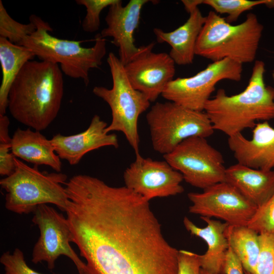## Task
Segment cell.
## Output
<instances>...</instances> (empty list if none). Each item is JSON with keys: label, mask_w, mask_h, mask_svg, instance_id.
I'll return each mask as SVG.
<instances>
[{"label": "cell", "mask_w": 274, "mask_h": 274, "mask_svg": "<svg viewBox=\"0 0 274 274\" xmlns=\"http://www.w3.org/2000/svg\"><path fill=\"white\" fill-rule=\"evenodd\" d=\"M65 188L72 242L86 274H177L179 250L165 239L149 201L87 175L73 176Z\"/></svg>", "instance_id": "1"}, {"label": "cell", "mask_w": 274, "mask_h": 274, "mask_svg": "<svg viewBox=\"0 0 274 274\" xmlns=\"http://www.w3.org/2000/svg\"><path fill=\"white\" fill-rule=\"evenodd\" d=\"M62 74L57 64L43 60L26 62L9 91L8 109L12 117L35 130L46 129L60 109Z\"/></svg>", "instance_id": "2"}, {"label": "cell", "mask_w": 274, "mask_h": 274, "mask_svg": "<svg viewBox=\"0 0 274 274\" xmlns=\"http://www.w3.org/2000/svg\"><path fill=\"white\" fill-rule=\"evenodd\" d=\"M265 71L264 62L256 60L244 90L228 95L221 88L207 102L204 112L214 130L229 137L274 119V88L265 85Z\"/></svg>", "instance_id": "3"}, {"label": "cell", "mask_w": 274, "mask_h": 274, "mask_svg": "<svg viewBox=\"0 0 274 274\" xmlns=\"http://www.w3.org/2000/svg\"><path fill=\"white\" fill-rule=\"evenodd\" d=\"M29 19L34 22L36 31L25 37L19 45L30 49L41 60L59 64L62 72L74 79H80L87 86L89 71L98 68L106 54V40L100 33L95 37L91 47L81 46L82 41L69 40L52 36L53 29L41 17L31 15Z\"/></svg>", "instance_id": "4"}, {"label": "cell", "mask_w": 274, "mask_h": 274, "mask_svg": "<svg viewBox=\"0 0 274 274\" xmlns=\"http://www.w3.org/2000/svg\"><path fill=\"white\" fill-rule=\"evenodd\" d=\"M263 29L254 13L248 14L241 23L232 25L211 11L197 39L195 54L213 62L229 59L242 64L252 62Z\"/></svg>", "instance_id": "5"}, {"label": "cell", "mask_w": 274, "mask_h": 274, "mask_svg": "<svg viewBox=\"0 0 274 274\" xmlns=\"http://www.w3.org/2000/svg\"><path fill=\"white\" fill-rule=\"evenodd\" d=\"M15 162L14 172L0 180L6 191V209L19 215L28 214L41 204L51 203L65 212V174L41 172L38 166L31 167L16 157Z\"/></svg>", "instance_id": "6"}, {"label": "cell", "mask_w": 274, "mask_h": 274, "mask_svg": "<svg viewBox=\"0 0 274 274\" xmlns=\"http://www.w3.org/2000/svg\"><path fill=\"white\" fill-rule=\"evenodd\" d=\"M107 61L112 78V87L95 86L92 90L93 94L106 101L111 110V122L106 131L122 132L135 155L140 154L138 119L148 109L151 102L132 87L119 57L110 52Z\"/></svg>", "instance_id": "7"}, {"label": "cell", "mask_w": 274, "mask_h": 274, "mask_svg": "<svg viewBox=\"0 0 274 274\" xmlns=\"http://www.w3.org/2000/svg\"><path fill=\"white\" fill-rule=\"evenodd\" d=\"M146 120L153 148L163 155L187 139H207L215 130L204 111L192 110L169 101L153 105L146 115Z\"/></svg>", "instance_id": "8"}, {"label": "cell", "mask_w": 274, "mask_h": 274, "mask_svg": "<svg viewBox=\"0 0 274 274\" xmlns=\"http://www.w3.org/2000/svg\"><path fill=\"white\" fill-rule=\"evenodd\" d=\"M163 157L182 174L184 180L193 187L203 190L225 181L226 168L223 156L206 138L187 139Z\"/></svg>", "instance_id": "9"}, {"label": "cell", "mask_w": 274, "mask_h": 274, "mask_svg": "<svg viewBox=\"0 0 274 274\" xmlns=\"http://www.w3.org/2000/svg\"><path fill=\"white\" fill-rule=\"evenodd\" d=\"M242 65L229 59L213 62L191 77L173 80L161 96L186 108L204 111L207 102L219 81L229 80L238 82L241 80Z\"/></svg>", "instance_id": "10"}, {"label": "cell", "mask_w": 274, "mask_h": 274, "mask_svg": "<svg viewBox=\"0 0 274 274\" xmlns=\"http://www.w3.org/2000/svg\"><path fill=\"white\" fill-rule=\"evenodd\" d=\"M33 213L32 222L38 227L40 235L32 250L31 261L46 262L48 268L53 269L58 258L64 255L73 262L79 274H86V263L70 245L72 232L66 218L47 204L38 206Z\"/></svg>", "instance_id": "11"}, {"label": "cell", "mask_w": 274, "mask_h": 274, "mask_svg": "<svg viewBox=\"0 0 274 274\" xmlns=\"http://www.w3.org/2000/svg\"><path fill=\"white\" fill-rule=\"evenodd\" d=\"M187 196L191 202L190 213L219 219L229 225H247L257 208L225 181L214 184L200 193L190 192Z\"/></svg>", "instance_id": "12"}, {"label": "cell", "mask_w": 274, "mask_h": 274, "mask_svg": "<svg viewBox=\"0 0 274 274\" xmlns=\"http://www.w3.org/2000/svg\"><path fill=\"white\" fill-rule=\"evenodd\" d=\"M135 156L123 174L125 187L149 201L183 192V176L166 160L144 158L140 154Z\"/></svg>", "instance_id": "13"}, {"label": "cell", "mask_w": 274, "mask_h": 274, "mask_svg": "<svg viewBox=\"0 0 274 274\" xmlns=\"http://www.w3.org/2000/svg\"><path fill=\"white\" fill-rule=\"evenodd\" d=\"M155 43L140 46L138 54L124 65L126 76L136 90L144 94L150 102L161 95L175 74V63L169 54L155 53Z\"/></svg>", "instance_id": "14"}, {"label": "cell", "mask_w": 274, "mask_h": 274, "mask_svg": "<svg viewBox=\"0 0 274 274\" xmlns=\"http://www.w3.org/2000/svg\"><path fill=\"white\" fill-rule=\"evenodd\" d=\"M148 0H130L125 6L122 1L109 7L105 21L107 27L100 35L103 38L111 37L112 43L118 48L119 58L123 65L139 52L134 44V32L138 28L143 7Z\"/></svg>", "instance_id": "15"}, {"label": "cell", "mask_w": 274, "mask_h": 274, "mask_svg": "<svg viewBox=\"0 0 274 274\" xmlns=\"http://www.w3.org/2000/svg\"><path fill=\"white\" fill-rule=\"evenodd\" d=\"M107 123L100 116L95 115L84 131L71 135L57 133L50 140L59 157L75 165L91 151L105 146L118 147L117 135L107 132Z\"/></svg>", "instance_id": "16"}, {"label": "cell", "mask_w": 274, "mask_h": 274, "mask_svg": "<svg viewBox=\"0 0 274 274\" xmlns=\"http://www.w3.org/2000/svg\"><path fill=\"white\" fill-rule=\"evenodd\" d=\"M227 142L237 163L264 170L274 167V128L268 121L256 123L251 139L238 133L228 137Z\"/></svg>", "instance_id": "17"}, {"label": "cell", "mask_w": 274, "mask_h": 274, "mask_svg": "<svg viewBox=\"0 0 274 274\" xmlns=\"http://www.w3.org/2000/svg\"><path fill=\"white\" fill-rule=\"evenodd\" d=\"M200 218L207 224L203 228L196 225L187 217L184 218L183 224L191 235L202 238L207 244L206 253L199 255L201 268L213 274H225V261L229 248L225 234L228 224L208 217Z\"/></svg>", "instance_id": "18"}, {"label": "cell", "mask_w": 274, "mask_h": 274, "mask_svg": "<svg viewBox=\"0 0 274 274\" xmlns=\"http://www.w3.org/2000/svg\"><path fill=\"white\" fill-rule=\"evenodd\" d=\"M189 13L187 20L172 31L165 32L158 28L153 29L158 43H166L170 46L169 55L178 65L192 63L196 55L197 39L206 20V16L202 15L198 7Z\"/></svg>", "instance_id": "19"}, {"label": "cell", "mask_w": 274, "mask_h": 274, "mask_svg": "<svg viewBox=\"0 0 274 274\" xmlns=\"http://www.w3.org/2000/svg\"><path fill=\"white\" fill-rule=\"evenodd\" d=\"M225 182L257 207L274 193V170L252 168L237 163L226 168Z\"/></svg>", "instance_id": "20"}, {"label": "cell", "mask_w": 274, "mask_h": 274, "mask_svg": "<svg viewBox=\"0 0 274 274\" xmlns=\"http://www.w3.org/2000/svg\"><path fill=\"white\" fill-rule=\"evenodd\" d=\"M11 152L16 158L35 165H47L56 172H61L60 158L51 140L39 131L18 128L12 137Z\"/></svg>", "instance_id": "21"}, {"label": "cell", "mask_w": 274, "mask_h": 274, "mask_svg": "<svg viewBox=\"0 0 274 274\" xmlns=\"http://www.w3.org/2000/svg\"><path fill=\"white\" fill-rule=\"evenodd\" d=\"M33 52L24 46L14 44L0 37V62L2 80L0 86V115H5L9 93L12 83L26 62L35 57Z\"/></svg>", "instance_id": "22"}, {"label": "cell", "mask_w": 274, "mask_h": 274, "mask_svg": "<svg viewBox=\"0 0 274 274\" xmlns=\"http://www.w3.org/2000/svg\"><path fill=\"white\" fill-rule=\"evenodd\" d=\"M225 234L229 247L245 272L253 274L260 251L259 234L247 225H229Z\"/></svg>", "instance_id": "23"}, {"label": "cell", "mask_w": 274, "mask_h": 274, "mask_svg": "<svg viewBox=\"0 0 274 274\" xmlns=\"http://www.w3.org/2000/svg\"><path fill=\"white\" fill-rule=\"evenodd\" d=\"M202 4L212 8L218 14H227L225 20L230 24L236 21L243 12L257 6L265 5L274 8V0H201Z\"/></svg>", "instance_id": "24"}, {"label": "cell", "mask_w": 274, "mask_h": 274, "mask_svg": "<svg viewBox=\"0 0 274 274\" xmlns=\"http://www.w3.org/2000/svg\"><path fill=\"white\" fill-rule=\"evenodd\" d=\"M23 24L12 18L0 1V37L7 39L11 43L19 45L23 40L36 30L33 21Z\"/></svg>", "instance_id": "25"}, {"label": "cell", "mask_w": 274, "mask_h": 274, "mask_svg": "<svg viewBox=\"0 0 274 274\" xmlns=\"http://www.w3.org/2000/svg\"><path fill=\"white\" fill-rule=\"evenodd\" d=\"M118 0H76L77 4L85 6L86 15L82 23L83 30L87 32L97 31L100 27L102 11L115 4Z\"/></svg>", "instance_id": "26"}, {"label": "cell", "mask_w": 274, "mask_h": 274, "mask_svg": "<svg viewBox=\"0 0 274 274\" xmlns=\"http://www.w3.org/2000/svg\"><path fill=\"white\" fill-rule=\"evenodd\" d=\"M247 226L258 234L274 232V193L257 207Z\"/></svg>", "instance_id": "27"}, {"label": "cell", "mask_w": 274, "mask_h": 274, "mask_svg": "<svg viewBox=\"0 0 274 274\" xmlns=\"http://www.w3.org/2000/svg\"><path fill=\"white\" fill-rule=\"evenodd\" d=\"M260 251L253 274H274V232L259 234Z\"/></svg>", "instance_id": "28"}, {"label": "cell", "mask_w": 274, "mask_h": 274, "mask_svg": "<svg viewBox=\"0 0 274 274\" xmlns=\"http://www.w3.org/2000/svg\"><path fill=\"white\" fill-rule=\"evenodd\" d=\"M5 274H41L28 266L24 259L23 252L16 248L12 253L4 252L0 258Z\"/></svg>", "instance_id": "29"}, {"label": "cell", "mask_w": 274, "mask_h": 274, "mask_svg": "<svg viewBox=\"0 0 274 274\" xmlns=\"http://www.w3.org/2000/svg\"><path fill=\"white\" fill-rule=\"evenodd\" d=\"M199 254L185 250H179L177 274H201Z\"/></svg>", "instance_id": "30"}, {"label": "cell", "mask_w": 274, "mask_h": 274, "mask_svg": "<svg viewBox=\"0 0 274 274\" xmlns=\"http://www.w3.org/2000/svg\"><path fill=\"white\" fill-rule=\"evenodd\" d=\"M15 156L11 152V143H0V175L8 176L15 169Z\"/></svg>", "instance_id": "31"}, {"label": "cell", "mask_w": 274, "mask_h": 274, "mask_svg": "<svg viewBox=\"0 0 274 274\" xmlns=\"http://www.w3.org/2000/svg\"><path fill=\"white\" fill-rule=\"evenodd\" d=\"M225 274H244L242 264L229 247L226 253L225 265Z\"/></svg>", "instance_id": "32"}, {"label": "cell", "mask_w": 274, "mask_h": 274, "mask_svg": "<svg viewBox=\"0 0 274 274\" xmlns=\"http://www.w3.org/2000/svg\"><path fill=\"white\" fill-rule=\"evenodd\" d=\"M9 118L5 115H0V143H11L12 138L9 135Z\"/></svg>", "instance_id": "33"}, {"label": "cell", "mask_w": 274, "mask_h": 274, "mask_svg": "<svg viewBox=\"0 0 274 274\" xmlns=\"http://www.w3.org/2000/svg\"><path fill=\"white\" fill-rule=\"evenodd\" d=\"M181 2L188 13L192 9L201 4V0H182Z\"/></svg>", "instance_id": "34"}, {"label": "cell", "mask_w": 274, "mask_h": 274, "mask_svg": "<svg viewBox=\"0 0 274 274\" xmlns=\"http://www.w3.org/2000/svg\"><path fill=\"white\" fill-rule=\"evenodd\" d=\"M200 273L201 274H213L210 272H208L204 269H202L201 268L200 269Z\"/></svg>", "instance_id": "35"}, {"label": "cell", "mask_w": 274, "mask_h": 274, "mask_svg": "<svg viewBox=\"0 0 274 274\" xmlns=\"http://www.w3.org/2000/svg\"><path fill=\"white\" fill-rule=\"evenodd\" d=\"M272 77L274 80V71L272 72Z\"/></svg>", "instance_id": "36"}, {"label": "cell", "mask_w": 274, "mask_h": 274, "mask_svg": "<svg viewBox=\"0 0 274 274\" xmlns=\"http://www.w3.org/2000/svg\"><path fill=\"white\" fill-rule=\"evenodd\" d=\"M244 273H245V274H250V273H249L248 272H245V271L244 272Z\"/></svg>", "instance_id": "37"}]
</instances>
